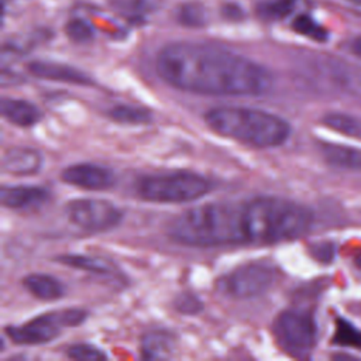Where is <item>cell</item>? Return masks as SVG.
I'll return each instance as SVG.
<instances>
[{"label":"cell","instance_id":"cell-30","mask_svg":"<svg viewBox=\"0 0 361 361\" xmlns=\"http://www.w3.org/2000/svg\"><path fill=\"white\" fill-rule=\"evenodd\" d=\"M351 3H355V4H361V0H348Z\"/></svg>","mask_w":361,"mask_h":361},{"label":"cell","instance_id":"cell-14","mask_svg":"<svg viewBox=\"0 0 361 361\" xmlns=\"http://www.w3.org/2000/svg\"><path fill=\"white\" fill-rule=\"evenodd\" d=\"M320 152L327 164L348 171H361V149L336 142H322Z\"/></svg>","mask_w":361,"mask_h":361},{"label":"cell","instance_id":"cell-11","mask_svg":"<svg viewBox=\"0 0 361 361\" xmlns=\"http://www.w3.org/2000/svg\"><path fill=\"white\" fill-rule=\"evenodd\" d=\"M42 165L41 154L30 147H10L1 157V169L16 176H28L39 171Z\"/></svg>","mask_w":361,"mask_h":361},{"label":"cell","instance_id":"cell-21","mask_svg":"<svg viewBox=\"0 0 361 361\" xmlns=\"http://www.w3.org/2000/svg\"><path fill=\"white\" fill-rule=\"evenodd\" d=\"M292 25L296 32H299L305 37H309L314 41H326L327 39V31L309 16L296 17Z\"/></svg>","mask_w":361,"mask_h":361},{"label":"cell","instance_id":"cell-26","mask_svg":"<svg viewBox=\"0 0 361 361\" xmlns=\"http://www.w3.org/2000/svg\"><path fill=\"white\" fill-rule=\"evenodd\" d=\"M180 18L182 21L190 24V25H197L202 24L204 20V13L200 6L196 4H188L182 8L180 11Z\"/></svg>","mask_w":361,"mask_h":361},{"label":"cell","instance_id":"cell-13","mask_svg":"<svg viewBox=\"0 0 361 361\" xmlns=\"http://www.w3.org/2000/svg\"><path fill=\"white\" fill-rule=\"evenodd\" d=\"M0 110L1 116L7 121L18 127H32L42 117L41 110L35 104L21 99L3 97L0 102Z\"/></svg>","mask_w":361,"mask_h":361},{"label":"cell","instance_id":"cell-28","mask_svg":"<svg viewBox=\"0 0 361 361\" xmlns=\"http://www.w3.org/2000/svg\"><path fill=\"white\" fill-rule=\"evenodd\" d=\"M350 51L358 56H361V37H357L354 38L351 42H350Z\"/></svg>","mask_w":361,"mask_h":361},{"label":"cell","instance_id":"cell-17","mask_svg":"<svg viewBox=\"0 0 361 361\" xmlns=\"http://www.w3.org/2000/svg\"><path fill=\"white\" fill-rule=\"evenodd\" d=\"M175 340L168 331L155 330L144 336L141 343V354L148 360L168 358L173 351Z\"/></svg>","mask_w":361,"mask_h":361},{"label":"cell","instance_id":"cell-1","mask_svg":"<svg viewBox=\"0 0 361 361\" xmlns=\"http://www.w3.org/2000/svg\"><path fill=\"white\" fill-rule=\"evenodd\" d=\"M312 220L306 206L276 196H257L188 209L169 223L168 234L188 247L265 245L299 238L309 231Z\"/></svg>","mask_w":361,"mask_h":361},{"label":"cell","instance_id":"cell-9","mask_svg":"<svg viewBox=\"0 0 361 361\" xmlns=\"http://www.w3.org/2000/svg\"><path fill=\"white\" fill-rule=\"evenodd\" d=\"M63 183L85 190H106L116 183L114 173L102 165L80 162L66 166L61 172Z\"/></svg>","mask_w":361,"mask_h":361},{"label":"cell","instance_id":"cell-27","mask_svg":"<svg viewBox=\"0 0 361 361\" xmlns=\"http://www.w3.org/2000/svg\"><path fill=\"white\" fill-rule=\"evenodd\" d=\"M159 3H161V0H137L138 7L144 11L155 10L157 7H159Z\"/></svg>","mask_w":361,"mask_h":361},{"label":"cell","instance_id":"cell-3","mask_svg":"<svg viewBox=\"0 0 361 361\" xmlns=\"http://www.w3.org/2000/svg\"><path fill=\"white\" fill-rule=\"evenodd\" d=\"M214 133L255 148H275L290 135L289 123L265 110L243 106H217L204 113Z\"/></svg>","mask_w":361,"mask_h":361},{"label":"cell","instance_id":"cell-7","mask_svg":"<svg viewBox=\"0 0 361 361\" xmlns=\"http://www.w3.org/2000/svg\"><path fill=\"white\" fill-rule=\"evenodd\" d=\"M275 279V271L265 262L244 264L216 281V289L233 299H250L267 292Z\"/></svg>","mask_w":361,"mask_h":361},{"label":"cell","instance_id":"cell-25","mask_svg":"<svg viewBox=\"0 0 361 361\" xmlns=\"http://www.w3.org/2000/svg\"><path fill=\"white\" fill-rule=\"evenodd\" d=\"M175 307L182 313H196L202 309L200 300L192 293H182L175 300Z\"/></svg>","mask_w":361,"mask_h":361},{"label":"cell","instance_id":"cell-16","mask_svg":"<svg viewBox=\"0 0 361 361\" xmlns=\"http://www.w3.org/2000/svg\"><path fill=\"white\" fill-rule=\"evenodd\" d=\"M54 261L71 268L83 269L86 272H92L97 275H113L117 272L114 262L100 257H92V255H83V254H62L55 257Z\"/></svg>","mask_w":361,"mask_h":361},{"label":"cell","instance_id":"cell-2","mask_svg":"<svg viewBox=\"0 0 361 361\" xmlns=\"http://www.w3.org/2000/svg\"><path fill=\"white\" fill-rule=\"evenodd\" d=\"M159 78L169 86L209 96H258L274 85L272 73L230 49L202 42H173L155 59Z\"/></svg>","mask_w":361,"mask_h":361},{"label":"cell","instance_id":"cell-20","mask_svg":"<svg viewBox=\"0 0 361 361\" xmlns=\"http://www.w3.org/2000/svg\"><path fill=\"white\" fill-rule=\"evenodd\" d=\"M331 341L337 345L350 347L361 351V330L354 327L344 319H337Z\"/></svg>","mask_w":361,"mask_h":361},{"label":"cell","instance_id":"cell-15","mask_svg":"<svg viewBox=\"0 0 361 361\" xmlns=\"http://www.w3.org/2000/svg\"><path fill=\"white\" fill-rule=\"evenodd\" d=\"M23 286L39 300H56L65 295V288L59 279L48 274L32 272L23 278Z\"/></svg>","mask_w":361,"mask_h":361},{"label":"cell","instance_id":"cell-10","mask_svg":"<svg viewBox=\"0 0 361 361\" xmlns=\"http://www.w3.org/2000/svg\"><path fill=\"white\" fill-rule=\"evenodd\" d=\"M27 68L30 73L41 79L65 82V83L80 85V86L93 85V80L87 73L65 63L51 62V61H32L28 63Z\"/></svg>","mask_w":361,"mask_h":361},{"label":"cell","instance_id":"cell-4","mask_svg":"<svg viewBox=\"0 0 361 361\" xmlns=\"http://www.w3.org/2000/svg\"><path fill=\"white\" fill-rule=\"evenodd\" d=\"M212 189V183L200 173L173 171L140 176L134 183L137 196L151 203H188L195 202Z\"/></svg>","mask_w":361,"mask_h":361},{"label":"cell","instance_id":"cell-29","mask_svg":"<svg viewBox=\"0 0 361 361\" xmlns=\"http://www.w3.org/2000/svg\"><path fill=\"white\" fill-rule=\"evenodd\" d=\"M355 264H357V267L361 269V255H360V257H357V259H355Z\"/></svg>","mask_w":361,"mask_h":361},{"label":"cell","instance_id":"cell-5","mask_svg":"<svg viewBox=\"0 0 361 361\" xmlns=\"http://www.w3.org/2000/svg\"><path fill=\"white\" fill-rule=\"evenodd\" d=\"M86 317L87 313L82 309L52 310L32 317L21 324L6 326L4 333L16 344L38 345L56 338L65 327L82 324Z\"/></svg>","mask_w":361,"mask_h":361},{"label":"cell","instance_id":"cell-12","mask_svg":"<svg viewBox=\"0 0 361 361\" xmlns=\"http://www.w3.org/2000/svg\"><path fill=\"white\" fill-rule=\"evenodd\" d=\"M49 192L34 185H4L0 189V200L8 209H30L44 204Z\"/></svg>","mask_w":361,"mask_h":361},{"label":"cell","instance_id":"cell-23","mask_svg":"<svg viewBox=\"0 0 361 361\" xmlns=\"http://www.w3.org/2000/svg\"><path fill=\"white\" fill-rule=\"evenodd\" d=\"M296 0H264L258 4V11L267 18H283L286 17Z\"/></svg>","mask_w":361,"mask_h":361},{"label":"cell","instance_id":"cell-8","mask_svg":"<svg viewBox=\"0 0 361 361\" xmlns=\"http://www.w3.org/2000/svg\"><path fill=\"white\" fill-rule=\"evenodd\" d=\"M66 219L76 227L90 231H107L117 227L123 220V212L109 200L75 199L65 204Z\"/></svg>","mask_w":361,"mask_h":361},{"label":"cell","instance_id":"cell-6","mask_svg":"<svg viewBox=\"0 0 361 361\" xmlns=\"http://www.w3.org/2000/svg\"><path fill=\"white\" fill-rule=\"evenodd\" d=\"M272 331L279 347L293 355H307L317 338V326L313 316L298 309L281 312L272 324Z\"/></svg>","mask_w":361,"mask_h":361},{"label":"cell","instance_id":"cell-19","mask_svg":"<svg viewBox=\"0 0 361 361\" xmlns=\"http://www.w3.org/2000/svg\"><path fill=\"white\" fill-rule=\"evenodd\" d=\"M107 116L121 124H147L152 118L149 110L133 104H116L107 111Z\"/></svg>","mask_w":361,"mask_h":361},{"label":"cell","instance_id":"cell-22","mask_svg":"<svg viewBox=\"0 0 361 361\" xmlns=\"http://www.w3.org/2000/svg\"><path fill=\"white\" fill-rule=\"evenodd\" d=\"M66 355L72 360L79 361H94V360H106L107 354L99 347L87 343H76L66 348Z\"/></svg>","mask_w":361,"mask_h":361},{"label":"cell","instance_id":"cell-18","mask_svg":"<svg viewBox=\"0 0 361 361\" xmlns=\"http://www.w3.org/2000/svg\"><path fill=\"white\" fill-rule=\"evenodd\" d=\"M323 124L337 133L361 140V117L347 113H329L323 117Z\"/></svg>","mask_w":361,"mask_h":361},{"label":"cell","instance_id":"cell-24","mask_svg":"<svg viewBox=\"0 0 361 361\" xmlns=\"http://www.w3.org/2000/svg\"><path fill=\"white\" fill-rule=\"evenodd\" d=\"M65 31H66V35L75 42H87L93 38L92 25L87 21L82 20V18L71 20L66 24Z\"/></svg>","mask_w":361,"mask_h":361}]
</instances>
